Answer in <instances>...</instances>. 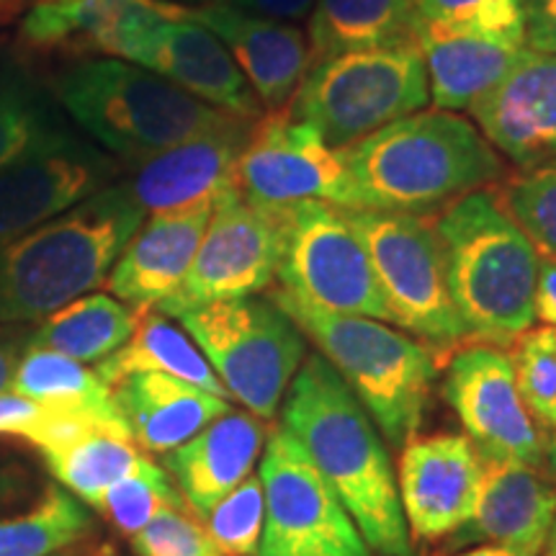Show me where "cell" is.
<instances>
[{"mask_svg": "<svg viewBox=\"0 0 556 556\" xmlns=\"http://www.w3.org/2000/svg\"><path fill=\"white\" fill-rule=\"evenodd\" d=\"M235 189L248 204L268 212L304 201L353 208L343 150L325 142L309 124L294 119L289 109L255 119L235 170Z\"/></svg>", "mask_w": 556, "mask_h": 556, "instance_id": "4fadbf2b", "label": "cell"}, {"mask_svg": "<svg viewBox=\"0 0 556 556\" xmlns=\"http://www.w3.org/2000/svg\"><path fill=\"white\" fill-rule=\"evenodd\" d=\"M255 119L235 116L225 127L186 139L176 148L135 165L124 189L144 208V214L170 212L214 201L235 189V170L245 150Z\"/></svg>", "mask_w": 556, "mask_h": 556, "instance_id": "d6986e66", "label": "cell"}, {"mask_svg": "<svg viewBox=\"0 0 556 556\" xmlns=\"http://www.w3.org/2000/svg\"><path fill=\"white\" fill-rule=\"evenodd\" d=\"M443 397L486 462H544V435L518 392L516 364L505 348L471 343L448 364Z\"/></svg>", "mask_w": 556, "mask_h": 556, "instance_id": "5bb4252c", "label": "cell"}, {"mask_svg": "<svg viewBox=\"0 0 556 556\" xmlns=\"http://www.w3.org/2000/svg\"><path fill=\"white\" fill-rule=\"evenodd\" d=\"M11 392L50 409H60V413L88 417L103 428L129 435L119 409H116L114 392L96 374V368L60 356V353L26 348L16 374H13Z\"/></svg>", "mask_w": 556, "mask_h": 556, "instance_id": "f1b7e54d", "label": "cell"}, {"mask_svg": "<svg viewBox=\"0 0 556 556\" xmlns=\"http://www.w3.org/2000/svg\"><path fill=\"white\" fill-rule=\"evenodd\" d=\"M484 458L467 435L413 438L400 456V505L417 539L454 536L475 516Z\"/></svg>", "mask_w": 556, "mask_h": 556, "instance_id": "e0dca14e", "label": "cell"}, {"mask_svg": "<svg viewBox=\"0 0 556 556\" xmlns=\"http://www.w3.org/2000/svg\"><path fill=\"white\" fill-rule=\"evenodd\" d=\"M45 458L54 479L70 495L90 507H99L109 486L135 469L142 451L127 433L93 426L65 446L45 454Z\"/></svg>", "mask_w": 556, "mask_h": 556, "instance_id": "1f68e13d", "label": "cell"}, {"mask_svg": "<svg viewBox=\"0 0 556 556\" xmlns=\"http://www.w3.org/2000/svg\"><path fill=\"white\" fill-rule=\"evenodd\" d=\"M353 208L428 214L505 176L503 155L456 111H415L343 148Z\"/></svg>", "mask_w": 556, "mask_h": 556, "instance_id": "7a4b0ae2", "label": "cell"}, {"mask_svg": "<svg viewBox=\"0 0 556 556\" xmlns=\"http://www.w3.org/2000/svg\"><path fill=\"white\" fill-rule=\"evenodd\" d=\"M417 45L426 58L428 90L433 109L469 111L516 65L523 47L422 21Z\"/></svg>", "mask_w": 556, "mask_h": 556, "instance_id": "484cf974", "label": "cell"}, {"mask_svg": "<svg viewBox=\"0 0 556 556\" xmlns=\"http://www.w3.org/2000/svg\"><path fill=\"white\" fill-rule=\"evenodd\" d=\"M137 556H225L206 531L204 520L189 507L163 510L137 536H131Z\"/></svg>", "mask_w": 556, "mask_h": 556, "instance_id": "f35d334b", "label": "cell"}, {"mask_svg": "<svg viewBox=\"0 0 556 556\" xmlns=\"http://www.w3.org/2000/svg\"><path fill=\"white\" fill-rule=\"evenodd\" d=\"M90 528L83 500L50 482L26 510L0 518V556H50L88 539Z\"/></svg>", "mask_w": 556, "mask_h": 556, "instance_id": "d6a6232c", "label": "cell"}, {"mask_svg": "<svg viewBox=\"0 0 556 556\" xmlns=\"http://www.w3.org/2000/svg\"><path fill=\"white\" fill-rule=\"evenodd\" d=\"M52 93L99 148L127 165L235 119L150 70L116 58H90L65 67Z\"/></svg>", "mask_w": 556, "mask_h": 556, "instance_id": "5b68a950", "label": "cell"}, {"mask_svg": "<svg viewBox=\"0 0 556 556\" xmlns=\"http://www.w3.org/2000/svg\"><path fill=\"white\" fill-rule=\"evenodd\" d=\"M270 299L319 348V356L377 420L381 435L392 446H407L420 428L435 379L430 348L381 319L317 309L281 287Z\"/></svg>", "mask_w": 556, "mask_h": 556, "instance_id": "8992f818", "label": "cell"}, {"mask_svg": "<svg viewBox=\"0 0 556 556\" xmlns=\"http://www.w3.org/2000/svg\"><path fill=\"white\" fill-rule=\"evenodd\" d=\"M201 520L225 556L258 554L263 523H266V497H263L261 477L250 475L242 479Z\"/></svg>", "mask_w": 556, "mask_h": 556, "instance_id": "8d00e7d4", "label": "cell"}, {"mask_svg": "<svg viewBox=\"0 0 556 556\" xmlns=\"http://www.w3.org/2000/svg\"><path fill=\"white\" fill-rule=\"evenodd\" d=\"M266 446V428L255 415L229 407L184 446L163 454V469L186 505L204 518L227 492L253 475Z\"/></svg>", "mask_w": 556, "mask_h": 556, "instance_id": "cb8c5ba5", "label": "cell"}, {"mask_svg": "<svg viewBox=\"0 0 556 556\" xmlns=\"http://www.w3.org/2000/svg\"><path fill=\"white\" fill-rule=\"evenodd\" d=\"M189 16L191 5L170 0H39L24 16L21 37L37 50L119 60L144 26Z\"/></svg>", "mask_w": 556, "mask_h": 556, "instance_id": "ffe728a7", "label": "cell"}, {"mask_svg": "<svg viewBox=\"0 0 556 556\" xmlns=\"http://www.w3.org/2000/svg\"><path fill=\"white\" fill-rule=\"evenodd\" d=\"M114 402L139 451L168 454L229 409V400L168 374H131L114 389Z\"/></svg>", "mask_w": 556, "mask_h": 556, "instance_id": "d4e9b609", "label": "cell"}, {"mask_svg": "<svg viewBox=\"0 0 556 556\" xmlns=\"http://www.w3.org/2000/svg\"><path fill=\"white\" fill-rule=\"evenodd\" d=\"M541 556H556V541L548 539V544H546L544 552H541Z\"/></svg>", "mask_w": 556, "mask_h": 556, "instance_id": "c3c4849f", "label": "cell"}, {"mask_svg": "<svg viewBox=\"0 0 556 556\" xmlns=\"http://www.w3.org/2000/svg\"><path fill=\"white\" fill-rule=\"evenodd\" d=\"M552 541H556V523H554V528H552V536H548Z\"/></svg>", "mask_w": 556, "mask_h": 556, "instance_id": "f907efd6", "label": "cell"}, {"mask_svg": "<svg viewBox=\"0 0 556 556\" xmlns=\"http://www.w3.org/2000/svg\"><path fill=\"white\" fill-rule=\"evenodd\" d=\"M281 261V212L248 204L238 189L214 199L212 217L180 289L157 312H184L229 299L255 296L268 289Z\"/></svg>", "mask_w": 556, "mask_h": 556, "instance_id": "7c38bea8", "label": "cell"}, {"mask_svg": "<svg viewBox=\"0 0 556 556\" xmlns=\"http://www.w3.org/2000/svg\"><path fill=\"white\" fill-rule=\"evenodd\" d=\"M173 507H189L178 486L163 467L142 456L129 475L111 484L96 510L109 520L122 536H137L152 518Z\"/></svg>", "mask_w": 556, "mask_h": 556, "instance_id": "e575fe53", "label": "cell"}, {"mask_svg": "<svg viewBox=\"0 0 556 556\" xmlns=\"http://www.w3.org/2000/svg\"><path fill=\"white\" fill-rule=\"evenodd\" d=\"M415 0H315L309 11V65L336 54L417 41Z\"/></svg>", "mask_w": 556, "mask_h": 556, "instance_id": "4316f807", "label": "cell"}, {"mask_svg": "<svg viewBox=\"0 0 556 556\" xmlns=\"http://www.w3.org/2000/svg\"><path fill=\"white\" fill-rule=\"evenodd\" d=\"M144 309L111 294H86L31 325L29 348L60 353L78 364H99L131 338Z\"/></svg>", "mask_w": 556, "mask_h": 556, "instance_id": "f546056e", "label": "cell"}, {"mask_svg": "<svg viewBox=\"0 0 556 556\" xmlns=\"http://www.w3.org/2000/svg\"><path fill=\"white\" fill-rule=\"evenodd\" d=\"M428 103L426 58L417 41H405L315 62L289 111L343 150Z\"/></svg>", "mask_w": 556, "mask_h": 556, "instance_id": "52a82bcc", "label": "cell"}, {"mask_svg": "<svg viewBox=\"0 0 556 556\" xmlns=\"http://www.w3.org/2000/svg\"><path fill=\"white\" fill-rule=\"evenodd\" d=\"M214 374L255 417H274L307 351L304 332L274 299L214 302L176 317Z\"/></svg>", "mask_w": 556, "mask_h": 556, "instance_id": "ba28073f", "label": "cell"}, {"mask_svg": "<svg viewBox=\"0 0 556 556\" xmlns=\"http://www.w3.org/2000/svg\"><path fill=\"white\" fill-rule=\"evenodd\" d=\"M417 16L526 47V0H415Z\"/></svg>", "mask_w": 556, "mask_h": 556, "instance_id": "d590c367", "label": "cell"}, {"mask_svg": "<svg viewBox=\"0 0 556 556\" xmlns=\"http://www.w3.org/2000/svg\"><path fill=\"white\" fill-rule=\"evenodd\" d=\"M469 114L486 142L518 168L556 157V54L523 47L510 73Z\"/></svg>", "mask_w": 556, "mask_h": 556, "instance_id": "ac0fdd59", "label": "cell"}, {"mask_svg": "<svg viewBox=\"0 0 556 556\" xmlns=\"http://www.w3.org/2000/svg\"><path fill=\"white\" fill-rule=\"evenodd\" d=\"M518 392L539 428L556 430V328L528 330L513 345Z\"/></svg>", "mask_w": 556, "mask_h": 556, "instance_id": "74e56055", "label": "cell"}, {"mask_svg": "<svg viewBox=\"0 0 556 556\" xmlns=\"http://www.w3.org/2000/svg\"><path fill=\"white\" fill-rule=\"evenodd\" d=\"M144 217L114 184L0 245V325H34L103 287Z\"/></svg>", "mask_w": 556, "mask_h": 556, "instance_id": "3957f363", "label": "cell"}, {"mask_svg": "<svg viewBox=\"0 0 556 556\" xmlns=\"http://www.w3.org/2000/svg\"><path fill=\"white\" fill-rule=\"evenodd\" d=\"M345 217L364 242L389 323L433 345L464 343L467 332L448 291L435 222L377 208H345Z\"/></svg>", "mask_w": 556, "mask_h": 556, "instance_id": "9c48e42d", "label": "cell"}, {"mask_svg": "<svg viewBox=\"0 0 556 556\" xmlns=\"http://www.w3.org/2000/svg\"><path fill=\"white\" fill-rule=\"evenodd\" d=\"M281 289L299 302L338 315L389 323V309L371 261L345 208L304 201L281 208Z\"/></svg>", "mask_w": 556, "mask_h": 556, "instance_id": "30bf717a", "label": "cell"}, {"mask_svg": "<svg viewBox=\"0 0 556 556\" xmlns=\"http://www.w3.org/2000/svg\"><path fill=\"white\" fill-rule=\"evenodd\" d=\"M541 467H544L548 471V477L556 482V433L544 443V462H541Z\"/></svg>", "mask_w": 556, "mask_h": 556, "instance_id": "7dc6e473", "label": "cell"}, {"mask_svg": "<svg viewBox=\"0 0 556 556\" xmlns=\"http://www.w3.org/2000/svg\"><path fill=\"white\" fill-rule=\"evenodd\" d=\"M526 50L556 54V0H526Z\"/></svg>", "mask_w": 556, "mask_h": 556, "instance_id": "60d3db41", "label": "cell"}, {"mask_svg": "<svg viewBox=\"0 0 556 556\" xmlns=\"http://www.w3.org/2000/svg\"><path fill=\"white\" fill-rule=\"evenodd\" d=\"M47 407L18 394H0V435H18L31 441Z\"/></svg>", "mask_w": 556, "mask_h": 556, "instance_id": "ab89813d", "label": "cell"}, {"mask_svg": "<svg viewBox=\"0 0 556 556\" xmlns=\"http://www.w3.org/2000/svg\"><path fill=\"white\" fill-rule=\"evenodd\" d=\"M31 325H0V394L11 392L13 374L29 348Z\"/></svg>", "mask_w": 556, "mask_h": 556, "instance_id": "7bdbcfd3", "label": "cell"}, {"mask_svg": "<svg viewBox=\"0 0 556 556\" xmlns=\"http://www.w3.org/2000/svg\"><path fill=\"white\" fill-rule=\"evenodd\" d=\"M16 3H21V0H0V11L11 9V5H16Z\"/></svg>", "mask_w": 556, "mask_h": 556, "instance_id": "681fc988", "label": "cell"}, {"mask_svg": "<svg viewBox=\"0 0 556 556\" xmlns=\"http://www.w3.org/2000/svg\"><path fill=\"white\" fill-rule=\"evenodd\" d=\"M281 428L315 464L371 552L409 556L397 475L371 417L323 356L299 366Z\"/></svg>", "mask_w": 556, "mask_h": 556, "instance_id": "6da1fadb", "label": "cell"}, {"mask_svg": "<svg viewBox=\"0 0 556 556\" xmlns=\"http://www.w3.org/2000/svg\"><path fill=\"white\" fill-rule=\"evenodd\" d=\"M67 129L52 88L18 60L0 54V170Z\"/></svg>", "mask_w": 556, "mask_h": 556, "instance_id": "4dcf8cb0", "label": "cell"}, {"mask_svg": "<svg viewBox=\"0 0 556 556\" xmlns=\"http://www.w3.org/2000/svg\"><path fill=\"white\" fill-rule=\"evenodd\" d=\"M116 173L119 165L106 150L62 129L0 170V245L106 189Z\"/></svg>", "mask_w": 556, "mask_h": 556, "instance_id": "9a60e30c", "label": "cell"}, {"mask_svg": "<svg viewBox=\"0 0 556 556\" xmlns=\"http://www.w3.org/2000/svg\"><path fill=\"white\" fill-rule=\"evenodd\" d=\"M456 556H536L528 552H518V548H507V546H497V544H479L471 552L456 554Z\"/></svg>", "mask_w": 556, "mask_h": 556, "instance_id": "bcb514c9", "label": "cell"}, {"mask_svg": "<svg viewBox=\"0 0 556 556\" xmlns=\"http://www.w3.org/2000/svg\"><path fill=\"white\" fill-rule=\"evenodd\" d=\"M258 477L266 497L258 556H371L343 503L283 428L268 435Z\"/></svg>", "mask_w": 556, "mask_h": 556, "instance_id": "8fae6325", "label": "cell"}, {"mask_svg": "<svg viewBox=\"0 0 556 556\" xmlns=\"http://www.w3.org/2000/svg\"><path fill=\"white\" fill-rule=\"evenodd\" d=\"M199 5H225L253 16L276 18V21H299L309 16L315 0H197Z\"/></svg>", "mask_w": 556, "mask_h": 556, "instance_id": "b9f144b4", "label": "cell"}, {"mask_svg": "<svg viewBox=\"0 0 556 556\" xmlns=\"http://www.w3.org/2000/svg\"><path fill=\"white\" fill-rule=\"evenodd\" d=\"M533 317L544 328H556V261L539 255L536 291H533Z\"/></svg>", "mask_w": 556, "mask_h": 556, "instance_id": "ee69618b", "label": "cell"}, {"mask_svg": "<svg viewBox=\"0 0 556 556\" xmlns=\"http://www.w3.org/2000/svg\"><path fill=\"white\" fill-rule=\"evenodd\" d=\"M554 523L556 486L539 469L484 458L475 516L454 533V544H497L541 556Z\"/></svg>", "mask_w": 556, "mask_h": 556, "instance_id": "603a6c76", "label": "cell"}, {"mask_svg": "<svg viewBox=\"0 0 556 556\" xmlns=\"http://www.w3.org/2000/svg\"><path fill=\"white\" fill-rule=\"evenodd\" d=\"M50 556H119L116 554V548L111 544H103V541H88L83 539L78 544L67 546V548H60V552H54Z\"/></svg>", "mask_w": 556, "mask_h": 556, "instance_id": "f6af8a7d", "label": "cell"}, {"mask_svg": "<svg viewBox=\"0 0 556 556\" xmlns=\"http://www.w3.org/2000/svg\"><path fill=\"white\" fill-rule=\"evenodd\" d=\"M119 60L170 80L193 99L235 116L258 119L263 106L222 39L189 18L157 21L127 41Z\"/></svg>", "mask_w": 556, "mask_h": 556, "instance_id": "2e32d148", "label": "cell"}, {"mask_svg": "<svg viewBox=\"0 0 556 556\" xmlns=\"http://www.w3.org/2000/svg\"><path fill=\"white\" fill-rule=\"evenodd\" d=\"M212 206L214 201H204L150 214L111 268V294L135 309H155L176 294L204 238Z\"/></svg>", "mask_w": 556, "mask_h": 556, "instance_id": "7402d4cb", "label": "cell"}, {"mask_svg": "<svg viewBox=\"0 0 556 556\" xmlns=\"http://www.w3.org/2000/svg\"><path fill=\"white\" fill-rule=\"evenodd\" d=\"M492 193L536 253L556 261V157L520 168Z\"/></svg>", "mask_w": 556, "mask_h": 556, "instance_id": "836d02e7", "label": "cell"}, {"mask_svg": "<svg viewBox=\"0 0 556 556\" xmlns=\"http://www.w3.org/2000/svg\"><path fill=\"white\" fill-rule=\"evenodd\" d=\"M191 21L222 39L258 96L263 114L291 106L309 70V47L302 29L225 5H191Z\"/></svg>", "mask_w": 556, "mask_h": 556, "instance_id": "44dd1931", "label": "cell"}, {"mask_svg": "<svg viewBox=\"0 0 556 556\" xmlns=\"http://www.w3.org/2000/svg\"><path fill=\"white\" fill-rule=\"evenodd\" d=\"M435 232L467 340L497 348L516 345L536 323V248L486 189L471 191L443 208Z\"/></svg>", "mask_w": 556, "mask_h": 556, "instance_id": "277c9868", "label": "cell"}, {"mask_svg": "<svg viewBox=\"0 0 556 556\" xmlns=\"http://www.w3.org/2000/svg\"><path fill=\"white\" fill-rule=\"evenodd\" d=\"M168 374L180 381L204 389L208 394H217L229 400V392L222 384L212 364H208L199 345L193 343L189 332L173 323V317L157 309H144L139 317L137 330L119 351L111 353L96 364V374L114 389L122 379L131 374Z\"/></svg>", "mask_w": 556, "mask_h": 556, "instance_id": "83f0119b", "label": "cell"}]
</instances>
